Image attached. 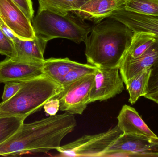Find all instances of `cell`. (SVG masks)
Instances as JSON below:
<instances>
[{
    "label": "cell",
    "instance_id": "1",
    "mask_svg": "<svg viewBox=\"0 0 158 157\" xmlns=\"http://www.w3.org/2000/svg\"><path fill=\"white\" fill-rule=\"evenodd\" d=\"M77 126L74 114L68 112L23 123L0 144V156H18L31 153H47L61 146L63 139Z\"/></svg>",
    "mask_w": 158,
    "mask_h": 157
},
{
    "label": "cell",
    "instance_id": "2",
    "mask_svg": "<svg viewBox=\"0 0 158 157\" xmlns=\"http://www.w3.org/2000/svg\"><path fill=\"white\" fill-rule=\"evenodd\" d=\"M85 41L87 63L97 68H119L134 32L121 22L105 18L94 24Z\"/></svg>",
    "mask_w": 158,
    "mask_h": 157
},
{
    "label": "cell",
    "instance_id": "3",
    "mask_svg": "<svg viewBox=\"0 0 158 157\" xmlns=\"http://www.w3.org/2000/svg\"><path fill=\"white\" fill-rule=\"evenodd\" d=\"M21 82V88L14 96L0 103V118L27 119L40 110L48 100L55 97L64 89L45 74Z\"/></svg>",
    "mask_w": 158,
    "mask_h": 157
},
{
    "label": "cell",
    "instance_id": "4",
    "mask_svg": "<svg viewBox=\"0 0 158 157\" xmlns=\"http://www.w3.org/2000/svg\"><path fill=\"white\" fill-rule=\"evenodd\" d=\"M69 13L61 15L45 10H38L32 19L36 35L47 42L55 38H65L77 43L84 42L92 27L85 20Z\"/></svg>",
    "mask_w": 158,
    "mask_h": 157
},
{
    "label": "cell",
    "instance_id": "5",
    "mask_svg": "<svg viewBox=\"0 0 158 157\" xmlns=\"http://www.w3.org/2000/svg\"><path fill=\"white\" fill-rule=\"evenodd\" d=\"M123 133L117 125L104 132L83 135L56 150L60 153L59 156L104 157L110 146Z\"/></svg>",
    "mask_w": 158,
    "mask_h": 157
},
{
    "label": "cell",
    "instance_id": "6",
    "mask_svg": "<svg viewBox=\"0 0 158 157\" xmlns=\"http://www.w3.org/2000/svg\"><path fill=\"white\" fill-rule=\"evenodd\" d=\"M94 77V74L85 76L63 87L62 92L54 97L59 99L60 110L81 115L89 104Z\"/></svg>",
    "mask_w": 158,
    "mask_h": 157
},
{
    "label": "cell",
    "instance_id": "7",
    "mask_svg": "<svg viewBox=\"0 0 158 157\" xmlns=\"http://www.w3.org/2000/svg\"><path fill=\"white\" fill-rule=\"evenodd\" d=\"M119 68H97L90 93L89 103L114 97L124 89Z\"/></svg>",
    "mask_w": 158,
    "mask_h": 157
},
{
    "label": "cell",
    "instance_id": "8",
    "mask_svg": "<svg viewBox=\"0 0 158 157\" xmlns=\"http://www.w3.org/2000/svg\"><path fill=\"white\" fill-rule=\"evenodd\" d=\"M0 18L20 40L35 38L31 20L13 0H0Z\"/></svg>",
    "mask_w": 158,
    "mask_h": 157
},
{
    "label": "cell",
    "instance_id": "9",
    "mask_svg": "<svg viewBox=\"0 0 158 157\" xmlns=\"http://www.w3.org/2000/svg\"><path fill=\"white\" fill-rule=\"evenodd\" d=\"M43 65L8 58L0 61V83L24 82L44 74Z\"/></svg>",
    "mask_w": 158,
    "mask_h": 157
},
{
    "label": "cell",
    "instance_id": "10",
    "mask_svg": "<svg viewBox=\"0 0 158 157\" xmlns=\"http://www.w3.org/2000/svg\"><path fill=\"white\" fill-rule=\"evenodd\" d=\"M152 145L151 137L123 133L110 146L104 157L141 156Z\"/></svg>",
    "mask_w": 158,
    "mask_h": 157
},
{
    "label": "cell",
    "instance_id": "11",
    "mask_svg": "<svg viewBox=\"0 0 158 157\" xmlns=\"http://www.w3.org/2000/svg\"><path fill=\"white\" fill-rule=\"evenodd\" d=\"M126 0H87L73 14L84 20L98 23L125 6Z\"/></svg>",
    "mask_w": 158,
    "mask_h": 157
},
{
    "label": "cell",
    "instance_id": "12",
    "mask_svg": "<svg viewBox=\"0 0 158 157\" xmlns=\"http://www.w3.org/2000/svg\"><path fill=\"white\" fill-rule=\"evenodd\" d=\"M109 18L121 22L134 33H150L158 38V16L127 11L124 6L114 11Z\"/></svg>",
    "mask_w": 158,
    "mask_h": 157
},
{
    "label": "cell",
    "instance_id": "13",
    "mask_svg": "<svg viewBox=\"0 0 158 157\" xmlns=\"http://www.w3.org/2000/svg\"><path fill=\"white\" fill-rule=\"evenodd\" d=\"M118 126L123 134L157 137L149 129L134 108L123 105L117 117Z\"/></svg>",
    "mask_w": 158,
    "mask_h": 157
},
{
    "label": "cell",
    "instance_id": "14",
    "mask_svg": "<svg viewBox=\"0 0 158 157\" xmlns=\"http://www.w3.org/2000/svg\"><path fill=\"white\" fill-rule=\"evenodd\" d=\"M158 59V38L143 54L134 60L121 64L119 72L124 84L146 68H151Z\"/></svg>",
    "mask_w": 158,
    "mask_h": 157
},
{
    "label": "cell",
    "instance_id": "15",
    "mask_svg": "<svg viewBox=\"0 0 158 157\" xmlns=\"http://www.w3.org/2000/svg\"><path fill=\"white\" fill-rule=\"evenodd\" d=\"M47 41L40 36L36 35L35 38L30 40L20 39L14 43L17 56L14 59L29 62L43 65L44 57Z\"/></svg>",
    "mask_w": 158,
    "mask_h": 157
},
{
    "label": "cell",
    "instance_id": "16",
    "mask_svg": "<svg viewBox=\"0 0 158 157\" xmlns=\"http://www.w3.org/2000/svg\"><path fill=\"white\" fill-rule=\"evenodd\" d=\"M82 64L68 58H51L45 59L43 70L45 75L61 85L66 75L72 69Z\"/></svg>",
    "mask_w": 158,
    "mask_h": 157
},
{
    "label": "cell",
    "instance_id": "17",
    "mask_svg": "<svg viewBox=\"0 0 158 157\" xmlns=\"http://www.w3.org/2000/svg\"><path fill=\"white\" fill-rule=\"evenodd\" d=\"M157 39V37L155 35L150 33H134L131 42L122 63L136 59L142 56L155 43Z\"/></svg>",
    "mask_w": 158,
    "mask_h": 157
},
{
    "label": "cell",
    "instance_id": "18",
    "mask_svg": "<svg viewBox=\"0 0 158 157\" xmlns=\"http://www.w3.org/2000/svg\"><path fill=\"white\" fill-rule=\"evenodd\" d=\"M150 72V68L144 69L125 84L130 95L129 101L131 104H135L140 97L144 96Z\"/></svg>",
    "mask_w": 158,
    "mask_h": 157
},
{
    "label": "cell",
    "instance_id": "19",
    "mask_svg": "<svg viewBox=\"0 0 158 157\" xmlns=\"http://www.w3.org/2000/svg\"><path fill=\"white\" fill-rule=\"evenodd\" d=\"M39 10L66 15L78 9L87 0H38Z\"/></svg>",
    "mask_w": 158,
    "mask_h": 157
},
{
    "label": "cell",
    "instance_id": "20",
    "mask_svg": "<svg viewBox=\"0 0 158 157\" xmlns=\"http://www.w3.org/2000/svg\"><path fill=\"white\" fill-rule=\"evenodd\" d=\"M124 8L138 14L158 16V0H126Z\"/></svg>",
    "mask_w": 158,
    "mask_h": 157
},
{
    "label": "cell",
    "instance_id": "21",
    "mask_svg": "<svg viewBox=\"0 0 158 157\" xmlns=\"http://www.w3.org/2000/svg\"><path fill=\"white\" fill-rule=\"evenodd\" d=\"M23 117L0 118V144L6 141L17 131L26 120Z\"/></svg>",
    "mask_w": 158,
    "mask_h": 157
},
{
    "label": "cell",
    "instance_id": "22",
    "mask_svg": "<svg viewBox=\"0 0 158 157\" xmlns=\"http://www.w3.org/2000/svg\"><path fill=\"white\" fill-rule=\"evenodd\" d=\"M97 67L89 64H82L81 65L74 68L70 71L64 78L61 85L66 86L80 78L90 74H94Z\"/></svg>",
    "mask_w": 158,
    "mask_h": 157
},
{
    "label": "cell",
    "instance_id": "23",
    "mask_svg": "<svg viewBox=\"0 0 158 157\" xmlns=\"http://www.w3.org/2000/svg\"><path fill=\"white\" fill-rule=\"evenodd\" d=\"M0 54L14 59L17 56L14 42L8 38L0 29Z\"/></svg>",
    "mask_w": 158,
    "mask_h": 157
},
{
    "label": "cell",
    "instance_id": "24",
    "mask_svg": "<svg viewBox=\"0 0 158 157\" xmlns=\"http://www.w3.org/2000/svg\"><path fill=\"white\" fill-rule=\"evenodd\" d=\"M150 68L151 72L145 96L158 91V59Z\"/></svg>",
    "mask_w": 158,
    "mask_h": 157
},
{
    "label": "cell",
    "instance_id": "25",
    "mask_svg": "<svg viewBox=\"0 0 158 157\" xmlns=\"http://www.w3.org/2000/svg\"><path fill=\"white\" fill-rule=\"evenodd\" d=\"M21 86V82H7L5 83L3 93L2 96V102L7 101L14 96L20 89Z\"/></svg>",
    "mask_w": 158,
    "mask_h": 157
},
{
    "label": "cell",
    "instance_id": "26",
    "mask_svg": "<svg viewBox=\"0 0 158 157\" xmlns=\"http://www.w3.org/2000/svg\"><path fill=\"white\" fill-rule=\"evenodd\" d=\"M24 12L29 19L32 20L34 11L31 0H13Z\"/></svg>",
    "mask_w": 158,
    "mask_h": 157
},
{
    "label": "cell",
    "instance_id": "27",
    "mask_svg": "<svg viewBox=\"0 0 158 157\" xmlns=\"http://www.w3.org/2000/svg\"><path fill=\"white\" fill-rule=\"evenodd\" d=\"M44 111L48 115L53 116L56 115L60 110V102L57 98L52 99L48 100L44 106Z\"/></svg>",
    "mask_w": 158,
    "mask_h": 157
},
{
    "label": "cell",
    "instance_id": "28",
    "mask_svg": "<svg viewBox=\"0 0 158 157\" xmlns=\"http://www.w3.org/2000/svg\"><path fill=\"white\" fill-rule=\"evenodd\" d=\"M153 145L150 149L143 153L141 156L158 157V137H151Z\"/></svg>",
    "mask_w": 158,
    "mask_h": 157
},
{
    "label": "cell",
    "instance_id": "29",
    "mask_svg": "<svg viewBox=\"0 0 158 157\" xmlns=\"http://www.w3.org/2000/svg\"><path fill=\"white\" fill-rule=\"evenodd\" d=\"M0 29L5 34L6 36L10 39L12 41L15 42L17 41L19 38H18L13 33V31L6 25L5 23L0 18Z\"/></svg>",
    "mask_w": 158,
    "mask_h": 157
},
{
    "label": "cell",
    "instance_id": "30",
    "mask_svg": "<svg viewBox=\"0 0 158 157\" xmlns=\"http://www.w3.org/2000/svg\"><path fill=\"white\" fill-rule=\"evenodd\" d=\"M144 97L158 104V91L150 95L145 96Z\"/></svg>",
    "mask_w": 158,
    "mask_h": 157
}]
</instances>
